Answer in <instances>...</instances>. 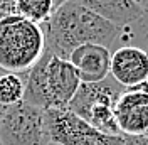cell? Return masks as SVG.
<instances>
[{
	"label": "cell",
	"instance_id": "cell-1",
	"mask_svg": "<svg viewBox=\"0 0 148 145\" xmlns=\"http://www.w3.org/2000/svg\"><path fill=\"white\" fill-rule=\"evenodd\" d=\"M40 29L47 51L67 61L71 52L83 44H98L114 52L121 27L69 0L54 10L52 15L40 24Z\"/></svg>",
	"mask_w": 148,
	"mask_h": 145
},
{
	"label": "cell",
	"instance_id": "cell-2",
	"mask_svg": "<svg viewBox=\"0 0 148 145\" xmlns=\"http://www.w3.org/2000/svg\"><path fill=\"white\" fill-rule=\"evenodd\" d=\"M79 84L73 64L46 49L25 76L22 101L40 110H66Z\"/></svg>",
	"mask_w": 148,
	"mask_h": 145
},
{
	"label": "cell",
	"instance_id": "cell-3",
	"mask_svg": "<svg viewBox=\"0 0 148 145\" xmlns=\"http://www.w3.org/2000/svg\"><path fill=\"white\" fill-rule=\"evenodd\" d=\"M46 51L40 26L14 14L0 20V69L25 74Z\"/></svg>",
	"mask_w": 148,
	"mask_h": 145
},
{
	"label": "cell",
	"instance_id": "cell-4",
	"mask_svg": "<svg viewBox=\"0 0 148 145\" xmlns=\"http://www.w3.org/2000/svg\"><path fill=\"white\" fill-rule=\"evenodd\" d=\"M44 130L56 145H123V135L101 133L69 110H44Z\"/></svg>",
	"mask_w": 148,
	"mask_h": 145
},
{
	"label": "cell",
	"instance_id": "cell-5",
	"mask_svg": "<svg viewBox=\"0 0 148 145\" xmlns=\"http://www.w3.org/2000/svg\"><path fill=\"white\" fill-rule=\"evenodd\" d=\"M44 110L20 101L0 117V145H46Z\"/></svg>",
	"mask_w": 148,
	"mask_h": 145
},
{
	"label": "cell",
	"instance_id": "cell-6",
	"mask_svg": "<svg viewBox=\"0 0 148 145\" xmlns=\"http://www.w3.org/2000/svg\"><path fill=\"white\" fill-rule=\"evenodd\" d=\"M114 120L121 135H145L148 132V95L128 91L114 103Z\"/></svg>",
	"mask_w": 148,
	"mask_h": 145
},
{
	"label": "cell",
	"instance_id": "cell-7",
	"mask_svg": "<svg viewBox=\"0 0 148 145\" xmlns=\"http://www.w3.org/2000/svg\"><path fill=\"white\" fill-rule=\"evenodd\" d=\"M110 76L125 90L148 81V54L138 47H120L111 52Z\"/></svg>",
	"mask_w": 148,
	"mask_h": 145
},
{
	"label": "cell",
	"instance_id": "cell-8",
	"mask_svg": "<svg viewBox=\"0 0 148 145\" xmlns=\"http://www.w3.org/2000/svg\"><path fill=\"white\" fill-rule=\"evenodd\" d=\"M73 68L77 72L81 83H99L110 76L111 52L98 44H83L76 47L69 59Z\"/></svg>",
	"mask_w": 148,
	"mask_h": 145
},
{
	"label": "cell",
	"instance_id": "cell-9",
	"mask_svg": "<svg viewBox=\"0 0 148 145\" xmlns=\"http://www.w3.org/2000/svg\"><path fill=\"white\" fill-rule=\"evenodd\" d=\"M123 93H125V88L118 84L111 76L99 83H89V84L81 83L66 110L73 111L77 117H83L84 111L96 103H104L114 108V103Z\"/></svg>",
	"mask_w": 148,
	"mask_h": 145
},
{
	"label": "cell",
	"instance_id": "cell-10",
	"mask_svg": "<svg viewBox=\"0 0 148 145\" xmlns=\"http://www.w3.org/2000/svg\"><path fill=\"white\" fill-rule=\"evenodd\" d=\"M89 12L99 15L111 24L125 27L143 15L145 10L140 9L133 0H71Z\"/></svg>",
	"mask_w": 148,
	"mask_h": 145
},
{
	"label": "cell",
	"instance_id": "cell-11",
	"mask_svg": "<svg viewBox=\"0 0 148 145\" xmlns=\"http://www.w3.org/2000/svg\"><path fill=\"white\" fill-rule=\"evenodd\" d=\"M120 47H138L148 54V10L135 22L120 29L116 49Z\"/></svg>",
	"mask_w": 148,
	"mask_h": 145
},
{
	"label": "cell",
	"instance_id": "cell-12",
	"mask_svg": "<svg viewBox=\"0 0 148 145\" xmlns=\"http://www.w3.org/2000/svg\"><path fill=\"white\" fill-rule=\"evenodd\" d=\"M25 74H14V72H0V106L7 108L17 105L24 98L25 88Z\"/></svg>",
	"mask_w": 148,
	"mask_h": 145
},
{
	"label": "cell",
	"instance_id": "cell-13",
	"mask_svg": "<svg viewBox=\"0 0 148 145\" xmlns=\"http://www.w3.org/2000/svg\"><path fill=\"white\" fill-rule=\"evenodd\" d=\"M52 12H54L52 0H17L15 2V14L37 26L46 22L52 15Z\"/></svg>",
	"mask_w": 148,
	"mask_h": 145
},
{
	"label": "cell",
	"instance_id": "cell-14",
	"mask_svg": "<svg viewBox=\"0 0 148 145\" xmlns=\"http://www.w3.org/2000/svg\"><path fill=\"white\" fill-rule=\"evenodd\" d=\"M15 2L17 0H0V20L15 14Z\"/></svg>",
	"mask_w": 148,
	"mask_h": 145
},
{
	"label": "cell",
	"instance_id": "cell-15",
	"mask_svg": "<svg viewBox=\"0 0 148 145\" xmlns=\"http://www.w3.org/2000/svg\"><path fill=\"white\" fill-rule=\"evenodd\" d=\"M123 145H148V138L143 135H123Z\"/></svg>",
	"mask_w": 148,
	"mask_h": 145
},
{
	"label": "cell",
	"instance_id": "cell-16",
	"mask_svg": "<svg viewBox=\"0 0 148 145\" xmlns=\"http://www.w3.org/2000/svg\"><path fill=\"white\" fill-rule=\"evenodd\" d=\"M136 5H138L140 9H143V10H148V0H133Z\"/></svg>",
	"mask_w": 148,
	"mask_h": 145
},
{
	"label": "cell",
	"instance_id": "cell-17",
	"mask_svg": "<svg viewBox=\"0 0 148 145\" xmlns=\"http://www.w3.org/2000/svg\"><path fill=\"white\" fill-rule=\"evenodd\" d=\"M66 2H69V0H52V7H54V10H57L59 7H62Z\"/></svg>",
	"mask_w": 148,
	"mask_h": 145
},
{
	"label": "cell",
	"instance_id": "cell-18",
	"mask_svg": "<svg viewBox=\"0 0 148 145\" xmlns=\"http://www.w3.org/2000/svg\"><path fill=\"white\" fill-rule=\"evenodd\" d=\"M0 72H2V69H0ZM3 110H5L3 106H0V117H2V113H3Z\"/></svg>",
	"mask_w": 148,
	"mask_h": 145
},
{
	"label": "cell",
	"instance_id": "cell-19",
	"mask_svg": "<svg viewBox=\"0 0 148 145\" xmlns=\"http://www.w3.org/2000/svg\"><path fill=\"white\" fill-rule=\"evenodd\" d=\"M143 137H147V138H148V132H147V133H145V135H143Z\"/></svg>",
	"mask_w": 148,
	"mask_h": 145
},
{
	"label": "cell",
	"instance_id": "cell-20",
	"mask_svg": "<svg viewBox=\"0 0 148 145\" xmlns=\"http://www.w3.org/2000/svg\"><path fill=\"white\" fill-rule=\"evenodd\" d=\"M46 145H56V144H46Z\"/></svg>",
	"mask_w": 148,
	"mask_h": 145
}]
</instances>
